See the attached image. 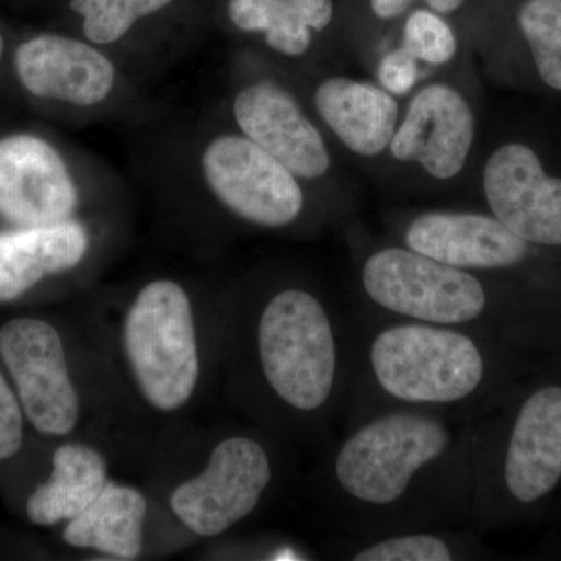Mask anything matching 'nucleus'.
Segmentation results:
<instances>
[{
	"label": "nucleus",
	"instance_id": "obj_1",
	"mask_svg": "<svg viewBox=\"0 0 561 561\" xmlns=\"http://www.w3.org/2000/svg\"><path fill=\"white\" fill-rule=\"evenodd\" d=\"M482 431L409 409L353 421L331 465L348 523L379 535L470 518Z\"/></svg>",
	"mask_w": 561,
	"mask_h": 561
},
{
	"label": "nucleus",
	"instance_id": "obj_2",
	"mask_svg": "<svg viewBox=\"0 0 561 561\" xmlns=\"http://www.w3.org/2000/svg\"><path fill=\"white\" fill-rule=\"evenodd\" d=\"M354 334L348 391L351 419L391 409L438 413L478 412L493 386L489 335L423 321L391 319Z\"/></svg>",
	"mask_w": 561,
	"mask_h": 561
},
{
	"label": "nucleus",
	"instance_id": "obj_3",
	"mask_svg": "<svg viewBox=\"0 0 561 561\" xmlns=\"http://www.w3.org/2000/svg\"><path fill=\"white\" fill-rule=\"evenodd\" d=\"M257 370L280 408L312 419L348 393L354 334L312 291L287 287L262 306L254 330Z\"/></svg>",
	"mask_w": 561,
	"mask_h": 561
},
{
	"label": "nucleus",
	"instance_id": "obj_4",
	"mask_svg": "<svg viewBox=\"0 0 561 561\" xmlns=\"http://www.w3.org/2000/svg\"><path fill=\"white\" fill-rule=\"evenodd\" d=\"M362 290L391 319L493 331V300L478 273L432 260L408 247H387L365 260Z\"/></svg>",
	"mask_w": 561,
	"mask_h": 561
},
{
	"label": "nucleus",
	"instance_id": "obj_5",
	"mask_svg": "<svg viewBox=\"0 0 561 561\" xmlns=\"http://www.w3.org/2000/svg\"><path fill=\"white\" fill-rule=\"evenodd\" d=\"M124 348L133 378L157 411L187 404L201 376L197 331L190 295L171 279L139 291L124 321Z\"/></svg>",
	"mask_w": 561,
	"mask_h": 561
},
{
	"label": "nucleus",
	"instance_id": "obj_6",
	"mask_svg": "<svg viewBox=\"0 0 561 561\" xmlns=\"http://www.w3.org/2000/svg\"><path fill=\"white\" fill-rule=\"evenodd\" d=\"M560 482L561 386L546 383L524 398L496 456L479 449L470 518L476 522L496 497L537 504Z\"/></svg>",
	"mask_w": 561,
	"mask_h": 561
},
{
	"label": "nucleus",
	"instance_id": "obj_7",
	"mask_svg": "<svg viewBox=\"0 0 561 561\" xmlns=\"http://www.w3.org/2000/svg\"><path fill=\"white\" fill-rule=\"evenodd\" d=\"M273 474L265 446L256 438L234 435L213 449L201 474L173 490L169 504L187 529L216 537L256 511Z\"/></svg>",
	"mask_w": 561,
	"mask_h": 561
},
{
	"label": "nucleus",
	"instance_id": "obj_8",
	"mask_svg": "<svg viewBox=\"0 0 561 561\" xmlns=\"http://www.w3.org/2000/svg\"><path fill=\"white\" fill-rule=\"evenodd\" d=\"M202 168L213 194L242 220L283 228L301 216L305 195L294 173L247 136L214 139Z\"/></svg>",
	"mask_w": 561,
	"mask_h": 561
},
{
	"label": "nucleus",
	"instance_id": "obj_9",
	"mask_svg": "<svg viewBox=\"0 0 561 561\" xmlns=\"http://www.w3.org/2000/svg\"><path fill=\"white\" fill-rule=\"evenodd\" d=\"M0 356L36 431L62 437L76 430L80 401L70 379L65 346L51 324L14 319L0 330Z\"/></svg>",
	"mask_w": 561,
	"mask_h": 561
},
{
	"label": "nucleus",
	"instance_id": "obj_10",
	"mask_svg": "<svg viewBox=\"0 0 561 561\" xmlns=\"http://www.w3.org/2000/svg\"><path fill=\"white\" fill-rule=\"evenodd\" d=\"M491 214L523 241L561 247V179L549 176L524 144L500 147L483 169Z\"/></svg>",
	"mask_w": 561,
	"mask_h": 561
},
{
	"label": "nucleus",
	"instance_id": "obj_11",
	"mask_svg": "<svg viewBox=\"0 0 561 561\" xmlns=\"http://www.w3.org/2000/svg\"><path fill=\"white\" fill-rule=\"evenodd\" d=\"M76 184L57 150L35 136L0 140V216L24 228L68 219L77 206Z\"/></svg>",
	"mask_w": 561,
	"mask_h": 561
},
{
	"label": "nucleus",
	"instance_id": "obj_12",
	"mask_svg": "<svg viewBox=\"0 0 561 561\" xmlns=\"http://www.w3.org/2000/svg\"><path fill=\"white\" fill-rule=\"evenodd\" d=\"M474 140V114L463 95L448 84H431L409 105L394 131L390 151L397 160L419 162L438 180L463 169Z\"/></svg>",
	"mask_w": 561,
	"mask_h": 561
},
{
	"label": "nucleus",
	"instance_id": "obj_13",
	"mask_svg": "<svg viewBox=\"0 0 561 561\" xmlns=\"http://www.w3.org/2000/svg\"><path fill=\"white\" fill-rule=\"evenodd\" d=\"M404 245L432 260L470 272L507 271L529 257L530 243L494 216L424 213L404 231Z\"/></svg>",
	"mask_w": 561,
	"mask_h": 561
},
{
	"label": "nucleus",
	"instance_id": "obj_14",
	"mask_svg": "<svg viewBox=\"0 0 561 561\" xmlns=\"http://www.w3.org/2000/svg\"><path fill=\"white\" fill-rule=\"evenodd\" d=\"M234 117L247 138L294 175L319 179L330 169V153L320 131L278 84L260 81L239 92Z\"/></svg>",
	"mask_w": 561,
	"mask_h": 561
},
{
	"label": "nucleus",
	"instance_id": "obj_15",
	"mask_svg": "<svg viewBox=\"0 0 561 561\" xmlns=\"http://www.w3.org/2000/svg\"><path fill=\"white\" fill-rule=\"evenodd\" d=\"M25 90L39 99L91 106L114 87L113 62L90 44L43 35L21 44L14 58Z\"/></svg>",
	"mask_w": 561,
	"mask_h": 561
},
{
	"label": "nucleus",
	"instance_id": "obj_16",
	"mask_svg": "<svg viewBox=\"0 0 561 561\" xmlns=\"http://www.w3.org/2000/svg\"><path fill=\"white\" fill-rule=\"evenodd\" d=\"M313 102L334 135L360 157L382 153L397 131V101L365 81L345 77L323 81Z\"/></svg>",
	"mask_w": 561,
	"mask_h": 561
},
{
	"label": "nucleus",
	"instance_id": "obj_17",
	"mask_svg": "<svg viewBox=\"0 0 561 561\" xmlns=\"http://www.w3.org/2000/svg\"><path fill=\"white\" fill-rule=\"evenodd\" d=\"M88 251V234L77 221L0 234V301L21 297L46 276L76 267Z\"/></svg>",
	"mask_w": 561,
	"mask_h": 561
},
{
	"label": "nucleus",
	"instance_id": "obj_18",
	"mask_svg": "<svg viewBox=\"0 0 561 561\" xmlns=\"http://www.w3.org/2000/svg\"><path fill=\"white\" fill-rule=\"evenodd\" d=\"M51 476L27 501L33 524L54 526L87 511L108 485V467L101 453L81 443L62 445L54 454Z\"/></svg>",
	"mask_w": 561,
	"mask_h": 561
},
{
	"label": "nucleus",
	"instance_id": "obj_19",
	"mask_svg": "<svg viewBox=\"0 0 561 561\" xmlns=\"http://www.w3.org/2000/svg\"><path fill=\"white\" fill-rule=\"evenodd\" d=\"M147 500L133 486L108 482L90 507L70 519L62 538L73 548L136 560L144 548Z\"/></svg>",
	"mask_w": 561,
	"mask_h": 561
},
{
	"label": "nucleus",
	"instance_id": "obj_20",
	"mask_svg": "<svg viewBox=\"0 0 561 561\" xmlns=\"http://www.w3.org/2000/svg\"><path fill=\"white\" fill-rule=\"evenodd\" d=\"M332 0H231L228 14L243 32H264L273 50L289 57L311 46V31L328 27Z\"/></svg>",
	"mask_w": 561,
	"mask_h": 561
},
{
	"label": "nucleus",
	"instance_id": "obj_21",
	"mask_svg": "<svg viewBox=\"0 0 561 561\" xmlns=\"http://www.w3.org/2000/svg\"><path fill=\"white\" fill-rule=\"evenodd\" d=\"M468 549L445 530L409 529L371 535L348 551L353 561H451L467 559Z\"/></svg>",
	"mask_w": 561,
	"mask_h": 561
},
{
	"label": "nucleus",
	"instance_id": "obj_22",
	"mask_svg": "<svg viewBox=\"0 0 561 561\" xmlns=\"http://www.w3.org/2000/svg\"><path fill=\"white\" fill-rule=\"evenodd\" d=\"M518 21L541 80L561 91V0H527Z\"/></svg>",
	"mask_w": 561,
	"mask_h": 561
},
{
	"label": "nucleus",
	"instance_id": "obj_23",
	"mask_svg": "<svg viewBox=\"0 0 561 561\" xmlns=\"http://www.w3.org/2000/svg\"><path fill=\"white\" fill-rule=\"evenodd\" d=\"M172 0H70L83 16V32L95 44H111L130 32L140 18L168 7Z\"/></svg>",
	"mask_w": 561,
	"mask_h": 561
},
{
	"label": "nucleus",
	"instance_id": "obj_24",
	"mask_svg": "<svg viewBox=\"0 0 561 561\" xmlns=\"http://www.w3.org/2000/svg\"><path fill=\"white\" fill-rule=\"evenodd\" d=\"M402 47L416 60L440 66L453 60L457 41L451 27L440 16L416 10L405 21Z\"/></svg>",
	"mask_w": 561,
	"mask_h": 561
},
{
	"label": "nucleus",
	"instance_id": "obj_25",
	"mask_svg": "<svg viewBox=\"0 0 561 561\" xmlns=\"http://www.w3.org/2000/svg\"><path fill=\"white\" fill-rule=\"evenodd\" d=\"M20 398L11 391L0 370V460L10 459L20 451L24 438Z\"/></svg>",
	"mask_w": 561,
	"mask_h": 561
},
{
	"label": "nucleus",
	"instance_id": "obj_26",
	"mask_svg": "<svg viewBox=\"0 0 561 561\" xmlns=\"http://www.w3.org/2000/svg\"><path fill=\"white\" fill-rule=\"evenodd\" d=\"M404 47L387 54L379 62L378 79L390 94L404 95L419 80V62Z\"/></svg>",
	"mask_w": 561,
	"mask_h": 561
},
{
	"label": "nucleus",
	"instance_id": "obj_27",
	"mask_svg": "<svg viewBox=\"0 0 561 561\" xmlns=\"http://www.w3.org/2000/svg\"><path fill=\"white\" fill-rule=\"evenodd\" d=\"M412 0H370L373 13L381 20H393L411 5Z\"/></svg>",
	"mask_w": 561,
	"mask_h": 561
},
{
	"label": "nucleus",
	"instance_id": "obj_28",
	"mask_svg": "<svg viewBox=\"0 0 561 561\" xmlns=\"http://www.w3.org/2000/svg\"><path fill=\"white\" fill-rule=\"evenodd\" d=\"M426 2L437 13H453L463 5L465 0H426Z\"/></svg>",
	"mask_w": 561,
	"mask_h": 561
},
{
	"label": "nucleus",
	"instance_id": "obj_29",
	"mask_svg": "<svg viewBox=\"0 0 561 561\" xmlns=\"http://www.w3.org/2000/svg\"><path fill=\"white\" fill-rule=\"evenodd\" d=\"M2 55H3V38H2V33H0V61H2Z\"/></svg>",
	"mask_w": 561,
	"mask_h": 561
}]
</instances>
